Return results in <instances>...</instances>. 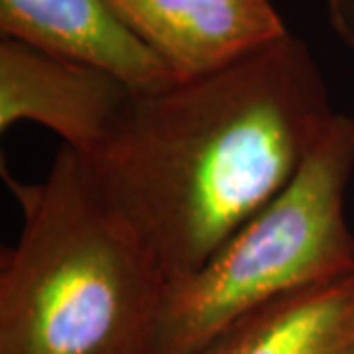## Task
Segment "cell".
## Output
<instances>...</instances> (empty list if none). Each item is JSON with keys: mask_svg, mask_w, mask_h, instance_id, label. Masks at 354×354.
Segmentation results:
<instances>
[{"mask_svg": "<svg viewBox=\"0 0 354 354\" xmlns=\"http://www.w3.org/2000/svg\"><path fill=\"white\" fill-rule=\"evenodd\" d=\"M335 114L313 53L288 34L223 71L134 95L113 136L77 156L171 283L288 187Z\"/></svg>", "mask_w": 354, "mask_h": 354, "instance_id": "obj_1", "label": "cell"}, {"mask_svg": "<svg viewBox=\"0 0 354 354\" xmlns=\"http://www.w3.org/2000/svg\"><path fill=\"white\" fill-rule=\"evenodd\" d=\"M22 228L0 260V354H158L169 281L62 146L39 183L6 176Z\"/></svg>", "mask_w": 354, "mask_h": 354, "instance_id": "obj_2", "label": "cell"}, {"mask_svg": "<svg viewBox=\"0 0 354 354\" xmlns=\"http://www.w3.org/2000/svg\"><path fill=\"white\" fill-rule=\"evenodd\" d=\"M353 176L354 118L337 113L288 187L201 270L167 286L158 354H195L254 309L354 274Z\"/></svg>", "mask_w": 354, "mask_h": 354, "instance_id": "obj_3", "label": "cell"}, {"mask_svg": "<svg viewBox=\"0 0 354 354\" xmlns=\"http://www.w3.org/2000/svg\"><path fill=\"white\" fill-rule=\"evenodd\" d=\"M134 91L113 73L24 41H0V130L28 120L79 156L97 152L127 116Z\"/></svg>", "mask_w": 354, "mask_h": 354, "instance_id": "obj_4", "label": "cell"}, {"mask_svg": "<svg viewBox=\"0 0 354 354\" xmlns=\"http://www.w3.org/2000/svg\"><path fill=\"white\" fill-rule=\"evenodd\" d=\"M179 79L211 75L286 38L270 0H111Z\"/></svg>", "mask_w": 354, "mask_h": 354, "instance_id": "obj_5", "label": "cell"}, {"mask_svg": "<svg viewBox=\"0 0 354 354\" xmlns=\"http://www.w3.org/2000/svg\"><path fill=\"white\" fill-rule=\"evenodd\" d=\"M0 32L2 38L104 69L136 95L179 81L111 0H0Z\"/></svg>", "mask_w": 354, "mask_h": 354, "instance_id": "obj_6", "label": "cell"}, {"mask_svg": "<svg viewBox=\"0 0 354 354\" xmlns=\"http://www.w3.org/2000/svg\"><path fill=\"white\" fill-rule=\"evenodd\" d=\"M195 354H354V274L254 309Z\"/></svg>", "mask_w": 354, "mask_h": 354, "instance_id": "obj_7", "label": "cell"}, {"mask_svg": "<svg viewBox=\"0 0 354 354\" xmlns=\"http://www.w3.org/2000/svg\"><path fill=\"white\" fill-rule=\"evenodd\" d=\"M335 34L354 50V0H325Z\"/></svg>", "mask_w": 354, "mask_h": 354, "instance_id": "obj_8", "label": "cell"}]
</instances>
